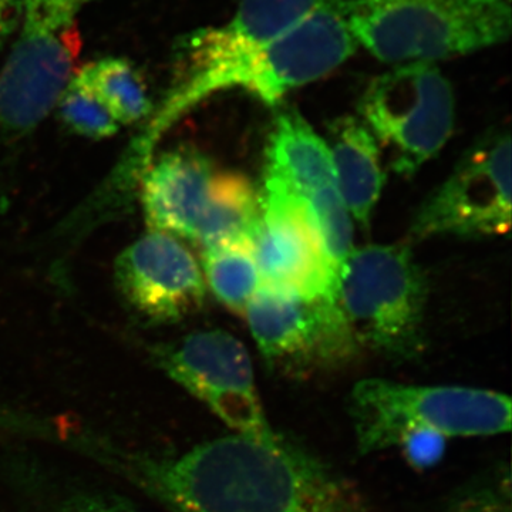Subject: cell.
I'll return each instance as SVG.
<instances>
[{"label": "cell", "instance_id": "cell-12", "mask_svg": "<svg viewBox=\"0 0 512 512\" xmlns=\"http://www.w3.org/2000/svg\"><path fill=\"white\" fill-rule=\"evenodd\" d=\"M114 278L127 305L156 325L181 322L204 305L200 265L183 242L165 232L150 231L124 249Z\"/></svg>", "mask_w": 512, "mask_h": 512}, {"label": "cell", "instance_id": "cell-9", "mask_svg": "<svg viewBox=\"0 0 512 512\" xmlns=\"http://www.w3.org/2000/svg\"><path fill=\"white\" fill-rule=\"evenodd\" d=\"M157 363L239 436L276 446L281 434L266 417L254 366L241 340L224 330H201L158 346Z\"/></svg>", "mask_w": 512, "mask_h": 512}, {"label": "cell", "instance_id": "cell-6", "mask_svg": "<svg viewBox=\"0 0 512 512\" xmlns=\"http://www.w3.org/2000/svg\"><path fill=\"white\" fill-rule=\"evenodd\" d=\"M96 0H20L12 52L0 72V131L20 137L56 109L82 52L80 18Z\"/></svg>", "mask_w": 512, "mask_h": 512}, {"label": "cell", "instance_id": "cell-23", "mask_svg": "<svg viewBox=\"0 0 512 512\" xmlns=\"http://www.w3.org/2000/svg\"><path fill=\"white\" fill-rule=\"evenodd\" d=\"M447 437L437 433H413L404 437L399 446L407 463L417 470L437 466L446 453Z\"/></svg>", "mask_w": 512, "mask_h": 512}, {"label": "cell", "instance_id": "cell-19", "mask_svg": "<svg viewBox=\"0 0 512 512\" xmlns=\"http://www.w3.org/2000/svg\"><path fill=\"white\" fill-rule=\"evenodd\" d=\"M205 281L229 311L245 315L249 303L261 288L254 244H234L204 249Z\"/></svg>", "mask_w": 512, "mask_h": 512}, {"label": "cell", "instance_id": "cell-11", "mask_svg": "<svg viewBox=\"0 0 512 512\" xmlns=\"http://www.w3.org/2000/svg\"><path fill=\"white\" fill-rule=\"evenodd\" d=\"M254 252L261 285L299 296L336 295L330 264L311 204L276 178H265Z\"/></svg>", "mask_w": 512, "mask_h": 512}, {"label": "cell", "instance_id": "cell-24", "mask_svg": "<svg viewBox=\"0 0 512 512\" xmlns=\"http://www.w3.org/2000/svg\"><path fill=\"white\" fill-rule=\"evenodd\" d=\"M53 512H150L117 495L79 493L66 498Z\"/></svg>", "mask_w": 512, "mask_h": 512}, {"label": "cell", "instance_id": "cell-16", "mask_svg": "<svg viewBox=\"0 0 512 512\" xmlns=\"http://www.w3.org/2000/svg\"><path fill=\"white\" fill-rule=\"evenodd\" d=\"M266 175L282 181L306 200L320 188L336 184L328 141L296 109L281 111L276 117Z\"/></svg>", "mask_w": 512, "mask_h": 512}, {"label": "cell", "instance_id": "cell-7", "mask_svg": "<svg viewBox=\"0 0 512 512\" xmlns=\"http://www.w3.org/2000/svg\"><path fill=\"white\" fill-rule=\"evenodd\" d=\"M359 111L394 173L412 177L453 134L456 100L436 63L397 64L369 83Z\"/></svg>", "mask_w": 512, "mask_h": 512}, {"label": "cell", "instance_id": "cell-1", "mask_svg": "<svg viewBox=\"0 0 512 512\" xmlns=\"http://www.w3.org/2000/svg\"><path fill=\"white\" fill-rule=\"evenodd\" d=\"M134 466L174 512H373L348 478L282 434L272 447L231 434Z\"/></svg>", "mask_w": 512, "mask_h": 512}, {"label": "cell", "instance_id": "cell-21", "mask_svg": "<svg viewBox=\"0 0 512 512\" xmlns=\"http://www.w3.org/2000/svg\"><path fill=\"white\" fill-rule=\"evenodd\" d=\"M308 201L318 222L330 264L339 276L340 268L355 249L353 248L352 215L336 184L313 192Z\"/></svg>", "mask_w": 512, "mask_h": 512}, {"label": "cell", "instance_id": "cell-4", "mask_svg": "<svg viewBox=\"0 0 512 512\" xmlns=\"http://www.w3.org/2000/svg\"><path fill=\"white\" fill-rule=\"evenodd\" d=\"M360 454L399 446L413 433L483 437L511 430V399L494 390L466 386H417L363 379L349 396Z\"/></svg>", "mask_w": 512, "mask_h": 512}, {"label": "cell", "instance_id": "cell-20", "mask_svg": "<svg viewBox=\"0 0 512 512\" xmlns=\"http://www.w3.org/2000/svg\"><path fill=\"white\" fill-rule=\"evenodd\" d=\"M56 109L64 126L79 136L103 140L119 133L121 124L109 107L74 77L57 101Z\"/></svg>", "mask_w": 512, "mask_h": 512}, {"label": "cell", "instance_id": "cell-2", "mask_svg": "<svg viewBox=\"0 0 512 512\" xmlns=\"http://www.w3.org/2000/svg\"><path fill=\"white\" fill-rule=\"evenodd\" d=\"M356 49L343 0H333L274 42L212 62L174 66L170 89L148 124L144 141L148 144L217 93L241 90L276 106L292 90L338 69Z\"/></svg>", "mask_w": 512, "mask_h": 512}, {"label": "cell", "instance_id": "cell-5", "mask_svg": "<svg viewBox=\"0 0 512 512\" xmlns=\"http://www.w3.org/2000/svg\"><path fill=\"white\" fill-rule=\"evenodd\" d=\"M426 275L407 245L353 249L340 268L336 301L357 342L394 362L426 349Z\"/></svg>", "mask_w": 512, "mask_h": 512}, {"label": "cell", "instance_id": "cell-13", "mask_svg": "<svg viewBox=\"0 0 512 512\" xmlns=\"http://www.w3.org/2000/svg\"><path fill=\"white\" fill-rule=\"evenodd\" d=\"M214 175L210 160L194 148H175L158 158L141 185L151 231L195 242Z\"/></svg>", "mask_w": 512, "mask_h": 512}, {"label": "cell", "instance_id": "cell-17", "mask_svg": "<svg viewBox=\"0 0 512 512\" xmlns=\"http://www.w3.org/2000/svg\"><path fill=\"white\" fill-rule=\"evenodd\" d=\"M261 222V197L245 175L220 173L212 178L195 242L204 249L254 244Z\"/></svg>", "mask_w": 512, "mask_h": 512}, {"label": "cell", "instance_id": "cell-18", "mask_svg": "<svg viewBox=\"0 0 512 512\" xmlns=\"http://www.w3.org/2000/svg\"><path fill=\"white\" fill-rule=\"evenodd\" d=\"M73 77L89 87L120 124L138 123L150 116L151 101L143 77L123 57H103L84 64Z\"/></svg>", "mask_w": 512, "mask_h": 512}, {"label": "cell", "instance_id": "cell-15", "mask_svg": "<svg viewBox=\"0 0 512 512\" xmlns=\"http://www.w3.org/2000/svg\"><path fill=\"white\" fill-rule=\"evenodd\" d=\"M329 137L340 195L357 224L367 229L386 181L379 143L356 117L336 120Z\"/></svg>", "mask_w": 512, "mask_h": 512}, {"label": "cell", "instance_id": "cell-25", "mask_svg": "<svg viewBox=\"0 0 512 512\" xmlns=\"http://www.w3.org/2000/svg\"><path fill=\"white\" fill-rule=\"evenodd\" d=\"M20 18V0H0V49L16 33Z\"/></svg>", "mask_w": 512, "mask_h": 512}, {"label": "cell", "instance_id": "cell-3", "mask_svg": "<svg viewBox=\"0 0 512 512\" xmlns=\"http://www.w3.org/2000/svg\"><path fill=\"white\" fill-rule=\"evenodd\" d=\"M357 46L387 64L436 63L503 45L508 0H343Z\"/></svg>", "mask_w": 512, "mask_h": 512}, {"label": "cell", "instance_id": "cell-8", "mask_svg": "<svg viewBox=\"0 0 512 512\" xmlns=\"http://www.w3.org/2000/svg\"><path fill=\"white\" fill-rule=\"evenodd\" d=\"M245 316L266 366L285 376L338 372L363 350L336 295L308 298L261 285Z\"/></svg>", "mask_w": 512, "mask_h": 512}, {"label": "cell", "instance_id": "cell-14", "mask_svg": "<svg viewBox=\"0 0 512 512\" xmlns=\"http://www.w3.org/2000/svg\"><path fill=\"white\" fill-rule=\"evenodd\" d=\"M333 0H241L221 26L195 30L175 45L174 66H194L274 42Z\"/></svg>", "mask_w": 512, "mask_h": 512}, {"label": "cell", "instance_id": "cell-22", "mask_svg": "<svg viewBox=\"0 0 512 512\" xmlns=\"http://www.w3.org/2000/svg\"><path fill=\"white\" fill-rule=\"evenodd\" d=\"M440 512H511V477L507 464L487 468L454 490Z\"/></svg>", "mask_w": 512, "mask_h": 512}, {"label": "cell", "instance_id": "cell-10", "mask_svg": "<svg viewBox=\"0 0 512 512\" xmlns=\"http://www.w3.org/2000/svg\"><path fill=\"white\" fill-rule=\"evenodd\" d=\"M511 184L510 134L493 131L464 154L450 177L421 205L410 238L505 234L511 227Z\"/></svg>", "mask_w": 512, "mask_h": 512}]
</instances>
